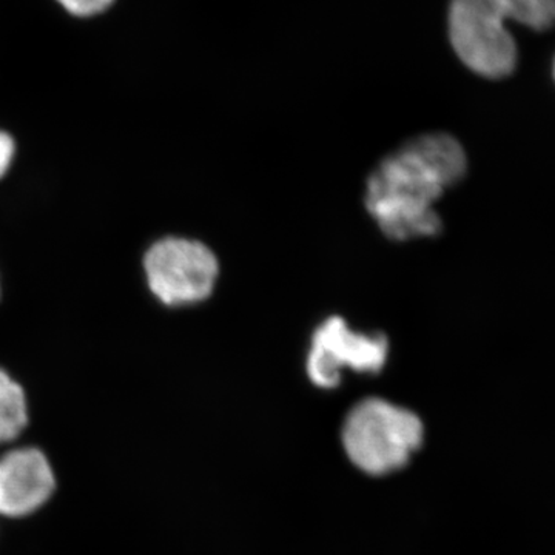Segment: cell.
<instances>
[{"mask_svg":"<svg viewBox=\"0 0 555 555\" xmlns=\"http://www.w3.org/2000/svg\"><path fill=\"white\" fill-rule=\"evenodd\" d=\"M467 171L465 150L444 133L406 142L375 167L366 185V208L387 238L437 236L443 222L436 203Z\"/></svg>","mask_w":555,"mask_h":555,"instance_id":"cell-1","label":"cell"},{"mask_svg":"<svg viewBox=\"0 0 555 555\" xmlns=\"http://www.w3.org/2000/svg\"><path fill=\"white\" fill-rule=\"evenodd\" d=\"M543 31L555 25V0H452L449 39L466 67L485 78L511 75L517 47L506 22Z\"/></svg>","mask_w":555,"mask_h":555,"instance_id":"cell-2","label":"cell"},{"mask_svg":"<svg viewBox=\"0 0 555 555\" xmlns=\"http://www.w3.org/2000/svg\"><path fill=\"white\" fill-rule=\"evenodd\" d=\"M423 436L418 415L383 398L360 401L343 427L347 456L369 476H386L406 465L422 447Z\"/></svg>","mask_w":555,"mask_h":555,"instance_id":"cell-3","label":"cell"},{"mask_svg":"<svg viewBox=\"0 0 555 555\" xmlns=\"http://www.w3.org/2000/svg\"><path fill=\"white\" fill-rule=\"evenodd\" d=\"M150 291L166 306H189L210 297L219 264L214 251L195 240H159L144 258Z\"/></svg>","mask_w":555,"mask_h":555,"instance_id":"cell-4","label":"cell"},{"mask_svg":"<svg viewBox=\"0 0 555 555\" xmlns=\"http://www.w3.org/2000/svg\"><path fill=\"white\" fill-rule=\"evenodd\" d=\"M389 341L383 334L352 331L343 318L332 317L313 332L308 357V375L313 385L332 389L341 382L345 369L360 374H378L385 367Z\"/></svg>","mask_w":555,"mask_h":555,"instance_id":"cell-5","label":"cell"},{"mask_svg":"<svg viewBox=\"0 0 555 555\" xmlns=\"http://www.w3.org/2000/svg\"><path fill=\"white\" fill-rule=\"evenodd\" d=\"M56 489V474L39 448H16L0 455V516H31L50 502Z\"/></svg>","mask_w":555,"mask_h":555,"instance_id":"cell-6","label":"cell"},{"mask_svg":"<svg viewBox=\"0 0 555 555\" xmlns=\"http://www.w3.org/2000/svg\"><path fill=\"white\" fill-rule=\"evenodd\" d=\"M27 425L28 406L24 389L0 369V447L16 440Z\"/></svg>","mask_w":555,"mask_h":555,"instance_id":"cell-7","label":"cell"},{"mask_svg":"<svg viewBox=\"0 0 555 555\" xmlns=\"http://www.w3.org/2000/svg\"><path fill=\"white\" fill-rule=\"evenodd\" d=\"M69 14L76 17H91L104 13L115 0H57Z\"/></svg>","mask_w":555,"mask_h":555,"instance_id":"cell-8","label":"cell"},{"mask_svg":"<svg viewBox=\"0 0 555 555\" xmlns=\"http://www.w3.org/2000/svg\"><path fill=\"white\" fill-rule=\"evenodd\" d=\"M14 153H16V145L13 138L5 131H0V178L9 171Z\"/></svg>","mask_w":555,"mask_h":555,"instance_id":"cell-9","label":"cell"}]
</instances>
